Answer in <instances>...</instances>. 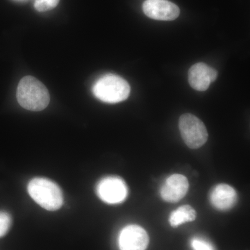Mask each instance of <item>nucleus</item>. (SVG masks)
Masks as SVG:
<instances>
[{"label":"nucleus","instance_id":"f257e3e1","mask_svg":"<svg viewBox=\"0 0 250 250\" xmlns=\"http://www.w3.org/2000/svg\"><path fill=\"white\" fill-rule=\"evenodd\" d=\"M16 96L20 105L29 111H42L50 101L49 91L45 85L31 76L23 77L21 80Z\"/></svg>","mask_w":250,"mask_h":250},{"label":"nucleus","instance_id":"f03ea898","mask_svg":"<svg viewBox=\"0 0 250 250\" xmlns=\"http://www.w3.org/2000/svg\"><path fill=\"white\" fill-rule=\"evenodd\" d=\"M28 192L41 207L50 211L59 209L63 203L60 187L48 179L36 177L28 184Z\"/></svg>","mask_w":250,"mask_h":250},{"label":"nucleus","instance_id":"7ed1b4c3","mask_svg":"<svg viewBox=\"0 0 250 250\" xmlns=\"http://www.w3.org/2000/svg\"><path fill=\"white\" fill-rule=\"evenodd\" d=\"M130 85L121 77L108 74L100 77L93 86L94 95L104 103L114 104L129 98Z\"/></svg>","mask_w":250,"mask_h":250},{"label":"nucleus","instance_id":"20e7f679","mask_svg":"<svg viewBox=\"0 0 250 250\" xmlns=\"http://www.w3.org/2000/svg\"><path fill=\"white\" fill-rule=\"evenodd\" d=\"M179 127L184 143L190 149L201 147L208 140V131L203 122L190 113L181 116Z\"/></svg>","mask_w":250,"mask_h":250},{"label":"nucleus","instance_id":"39448f33","mask_svg":"<svg viewBox=\"0 0 250 250\" xmlns=\"http://www.w3.org/2000/svg\"><path fill=\"white\" fill-rule=\"evenodd\" d=\"M96 191L103 202L115 205L125 201L127 196L128 188L125 181L121 177L109 176L99 182Z\"/></svg>","mask_w":250,"mask_h":250},{"label":"nucleus","instance_id":"423d86ee","mask_svg":"<svg viewBox=\"0 0 250 250\" xmlns=\"http://www.w3.org/2000/svg\"><path fill=\"white\" fill-rule=\"evenodd\" d=\"M149 241V236L146 230L136 225L125 227L118 238L121 250H146Z\"/></svg>","mask_w":250,"mask_h":250},{"label":"nucleus","instance_id":"0eeeda50","mask_svg":"<svg viewBox=\"0 0 250 250\" xmlns=\"http://www.w3.org/2000/svg\"><path fill=\"white\" fill-rule=\"evenodd\" d=\"M143 10L146 16L156 21H174L180 14L178 6L168 0H146Z\"/></svg>","mask_w":250,"mask_h":250},{"label":"nucleus","instance_id":"6e6552de","mask_svg":"<svg viewBox=\"0 0 250 250\" xmlns=\"http://www.w3.org/2000/svg\"><path fill=\"white\" fill-rule=\"evenodd\" d=\"M218 77V72L205 62H197L188 71L189 84L197 91H205Z\"/></svg>","mask_w":250,"mask_h":250},{"label":"nucleus","instance_id":"1a4fd4ad","mask_svg":"<svg viewBox=\"0 0 250 250\" xmlns=\"http://www.w3.org/2000/svg\"><path fill=\"white\" fill-rule=\"evenodd\" d=\"M188 181L182 174H174L166 179L161 188V196L164 201L175 203L187 195Z\"/></svg>","mask_w":250,"mask_h":250},{"label":"nucleus","instance_id":"9d476101","mask_svg":"<svg viewBox=\"0 0 250 250\" xmlns=\"http://www.w3.org/2000/svg\"><path fill=\"white\" fill-rule=\"evenodd\" d=\"M209 199L211 205L217 209L228 210L236 205L237 193L228 184H218L210 190Z\"/></svg>","mask_w":250,"mask_h":250},{"label":"nucleus","instance_id":"9b49d317","mask_svg":"<svg viewBox=\"0 0 250 250\" xmlns=\"http://www.w3.org/2000/svg\"><path fill=\"white\" fill-rule=\"evenodd\" d=\"M196 216V211L190 205H184L171 213L169 223L172 228H177L182 224L194 221Z\"/></svg>","mask_w":250,"mask_h":250},{"label":"nucleus","instance_id":"f8f14e48","mask_svg":"<svg viewBox=\"0 0 250 250\" xmlns=\"http://www.w3.org/2000/svg\"><path fill=\"white\" fill-rule=\"evenodd\" d=\"M12 225V218L7 212L0 211V238L4 236Z\"/></svg>","mask_w":250,"mask_h":250},{"label":"nucleus","instance_id":"ddd939ff","mask_svg":"<svg viewBox=\"0 0 250 250\" xmlns=\"http://www.w3.org/2000/svg\"><path fill=\"white\" fill-rule=\"evenodd\" d=\"M60 0H36L34 7L39 12H45L54 9Z\"/></svg>","mask_w":250,"mask_h":250},{"label":"nucleus","instance_id":"4468645a","mask_svg":"<svg viewBox=\"0 0 250 250\" xmlns=\"http://www.w3.org/2000/svg\"><path fill=\"white\" fill-rule=\"evenodd\" d=\"M191 247L193 250H215L214 247L209 242L197 237L192 238Z\"/></svg>","mask_w":250,"mask_h":250},{"label":"nucleus","instance_id":"2eb2a0df","mask_svg":"<svg viewBox=\"0 0 250 250\" xmlns=\"http://www.w3.org/2000/svg\"><path fill=\"white\" fill-rule=\"evenodd\" d=\"M17 1H25V0H17Z\"/></svg>","mask_w":250,"mask_h":250}]
</instances>
